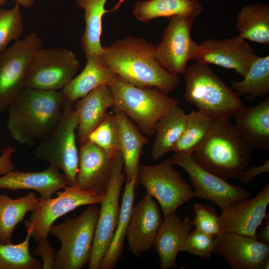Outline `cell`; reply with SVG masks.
<instances>
[{"instance_id": "cell-1", "label": "cell", "mask_w": 269, "mask_h": 269, "mask_svg": "<svg viewBox=\"0 0 269 269\" xmlns=\"http://www.w3.org/2000/svg\"><path fill=\"white\" fill-rule=\"evenodd\" d=\"M102 62L120 79L138 88H157L169 93L180 85L179 76L165 70L155 58L156 45L130 36L103 47Z\"/></svg>"}, {"instance_id": "cell-2", "label": "cell", "mask_w": 269, "mask_h": 269, "mask_svg": "<svg viewBox=\"0 0 269 269\" xmlns=\"http://www.w3.org/2000/svg\"><path fill=\"white\" fill-rule=\"evenodd\" d=\"M61 90L24 88L9 106L7 129L20 144H33L48 136L63 115Z\"/></svg>"}, {"instance_id": "cell-3", "label": "cell", "mask_w": 269, "mask_h": 269, "mask_svg": "<svg viewBox=\"0 0 269 269\" xmlns=\"http://www.w3.org/2000/svg\"><path fill=\"white\" fill-rule=\"evenodd\" d=\"M253 149L229 120H217L191 156L205 170L228 180L239 178L247 169Z\"/></svg>"}, {"instance_id": "cell-4", "label": "cell", "mask_w": 269, "mask_h": 269, "mask_svg": "<svg viewBox=\"0 0 269 269\" xmlns=\"http://www.w3.org/2000/svg\"><path fill=\"white\" fill-rule=\"evenodd\" d=\"M184 75L185 100L213 121L229 120L246 107L208 64L196 61L186 66Z\"/></svg>"}, {"instance_id": "cell-5", "label": "cell", "mask_w": 269, "mask_h": 269, "mask_svg": "<svg viewBox=\"0 0 269 269\" xmlns=\"http://www.w3.org/2000/svg\"><path fill=\"white\" fill-rule=\"evenodd\" d=\"M115 107L123 112L144 134H155V125L180 101L157 88H140L120 79L109 86Z\"/></svg>"}, {"instance_id": "cell-6", "label": "cell", "mask_w": 269, "mask_h": 269, "mask_svg": "<svg viewBox=\"0 0 269 269\" xmlns=\"http://www.w3.org/2000/svg\"><path fill=\"white\" fill-rule=\"evenodd\" d=\"M99 210L90 205L77 217L51 226L49 234L61 244L53 269H81L89 264Z\"/></svg>"}, {"instance_id": "cell-7", "label": "cell", "mask_w": 269, "mask_h": 269, "mask_svg": "<svg viewBox=\"0 0 269 269\" xmlns=\"http://www.w3.org/2000/svg\"><path fill=\"white\" fill-rule=\"evenodd\" d=\"M78 124L74 105L65 101L60 121L48 136L39 141L33 151L37 159L61 169L68 186L71 187H78L79 151L76 134Z\"/></svg>"}, {"instance_id": "cell-8", "label": "cell", "mask_w": 269, "mask_h": 269, "mask_svg": "<svg viewBox=\"0 0 269 269\" xmlns=\"http://www.w3.org/2000/svg\"><path fill=\"white\" fill-rule=\"evenodd\" d=\"M171 158L155 165L139 166L137 181L160 205L163 217L176 212L181 205L195 197L192 187L174 169Z\"/></svg>"}, {"instance_id": "cell-9", "label": "cell", "mask_w": 269, "mask_h": 269, "mask_svg": "<svg viewBox=\"0 0 269 269\" xmlns=\"http://www.w3.org/2000/svg\"><path fill=\"white\" fill-rule=\"evenodd\" d=\"M80 68L76 54L64 48H41L32 57L25 87L46 91L61 90Z\"/></svg>"}, {"instance_id": "cell-10", "label": "cell", "mask_w": 269, "mask_h": 269, "mask_svg": "<svg viewBox=\"0 0 269 269\" xmlns=\"http://www.w3.org/2000/svg\"><path fill=\"white\" fill-rule=\"evenodd\" d=\"M42 45V38L33 32L15 40L0 53V113L7 110L25 88L29 63Z\"/></svg>"}, {"instance_id": "cell-11", "label": "cell", "mask_w": 269, "mask_h": 269, "mask_svg": "<svg viewBox=\"0 0 269 269\" xmlns=\"http://www.w3.org/2000/svg\"><path fill=\"white\" fill-rule=\"evenodd\" d=\"M124 163L121 151L115 157L109 184L101 207L96 226L89 269H99L111 242L120 212V197L125 181Z\"/></svg>"}, {"instance_id": "cell-12", "label": "cell", "mask_w": 269, "mask_h": 269, "mask_svg": "<svg viewBox=\"0 0 269 269\" xmlns=\"http://www.w3.org/2000/svg\"><path fill=\"white\" fill-rule=\"evenodd\" d=\"M56 193L54 198H39L29 220L23 222L25 228H31V237L36 242L47 239L51 226L58 218L81 206L100 204L105 196L69 186Z\"/></svg>"}, {"instance_id": "cell-13", "label": "cell", "mask_w": 269, "mask_h": 269, "mask_svg": "<svg viewBox=\"0 0 269 269\" xmlns=\"http://www.w3.org/2000/svg\"><path fill=\"white\" fill-rule=\"evenodd\" d=\"M195 18L177 16L169 18L161 41L156 45L155 58L170 73L184 74L188 61L192 60L197 43L191 36Z\"/></svg>"}, {"instance_id": "cell-14", "label": "cell", "mask_w": 269, "mask_h": 269, "mask_svg": "<svg viewBox=\"0 0 269 269\" xmlns=\"http://www.w3.org/2000/svg\"><path fill=\"white\" fill-rule=\"evenodd\" d=\"M171 160L188 174L196 198L209 200L222 209L251 196L249 191L200 167L190 155L174 152Z\"/></svg>"}, {"instance_id": "cell-15", "label": "cell", "mask_w": 269, "mask_h": 269, "mask_svg": "<svg viewBox=\"0 0 269 269\" xmlns=\"http://www.w3.org/2000/svg\"><path fill=\"white\" fill-rule=\"evenodd\" d=\"M258 57L239 35L218 40L207 39L197 44L192 60L234 70L243 78Z\"/></svg>"}, {"instance_id": "cell-16", "label": "cell", "mask_w": 269, "mask_h": 269, "mask_svg": "<svg viewBox=\"0 0 269 269\" xmlns=\"http://www.w3.org/2000/svg\"><path fill=\"white\" fill-rule=\"evenodd\" d=\"M213 254L222 257L233 269H268L269 244L255 237L221 233L214 237Z\"/></svg>"}, {"instance_id": "cell-17", "label": "cell", "mask_w": 269, "mask_h": 269, "mask_svg": "<svg viewBox=\"0 0 269 269\" xmlns=\"http://www.w3.org/2000/svg\"><path fill=\"white\" fill-rule=\"evenodd\" d=\"M269 184L252 198H247L221 209L219 216L221 233L231 232L255 237L267 215Z\"/></svg>"}, {"instance_id": "cell-18", "label": "cell", "mask_w": 269, "mask_h": 269, "mask_svg": "<svg viewBox=\"0 0 269 269\" xmlns=\"http://www.w3.org/2000/svg\"><path fill=\"white\" fill-rule=\"evenodd\" d=\"M116 155L88 140L80 145L76 182L81 189L105 195Z\"/></svg>"}, {"instance_id": "cell-19", "label": "cell", "mask_w": 269, "mask_h": 269, "mask_svg": "<svg viewBox=\"0 0 269 269\" xmlns=\"http://www.w3.org/2000/svg\"><path fill=\"white\" fill-rule=\"evenodd\" d=\"M162 221L160 208L154 198L148 193L134 205L126 237L129 250L134 257L138 258L153 246Z\"/></svg>"}, {"instance_id": "cell-20", "label": "cell", "mask_w": 269, "mask_h": 269, "mask_svg": "<svg viewBox=\"0 0 269 269\" xmlns=\"http://www.w3.org/2000/svg\"><path fill=\"white\" fill-rule=\"evenodd\" d=\"M193 227L189 214L183 219L176 212L164 217L153 245L159 258L160 269L176 267L177 256Z\"/></svg>"}, {"instance_id": "cell-21", "label": "cell", "mask_w": 269, "mask_h": 269, "mask_svg": "<svg viewBox=\"0 0 269 269\" xmlns=\"http://www.w3.org/2000/svg\"><path fill=\"white\" fill-rule=\"evenodd\" d=\"M115 107L114 98L108 86H99L74 104L78 117L77 141L82 145L91 133L108 115V109Z\"/></svg>"}, {"instance_id": "cell-22", "label": "cell", "mask_w": 269, "mask_h": 269, "mask_svg": "<svg viewBox=\"0 0 269 269\" xmlns=\"http://www.w3.org/2000/svg\"><path fill=\"white\" fill-rule=\"evenodd\" d=\"M66 186L68 184L64 175L59 172L58 167L51 164L45 170L39 172L13 170L0 177V189L34 190L43 199L51 198L53 194Z\"/></svg>"}, {"instance_id": "cell-23", "label": "cell", "mask_w": 269, "mask_h": 269, "mask_svg": "<svg viewBox=\"0 0 269 269\" xmlns=\"http://www.w3.org/2000/svg\"><path fill=\"white\" fill-rule=\"evenodd\" d=\"M119 78L101 61L99 55L86 57L83 70L73 78L61 91L66 101L74 105L94 89L103 85L111 86Z\"/></svg>"}, {"instance_id": "cell-24", "label": "cell", "mask_w": 269, "mask_h": 269, "mask_svg": "<svg viewBox=\"0 0 269 269\" xmlns=\"http://www.w3.org/2000/svg\"><path fill=\"white\" fill-rule=\"evenodd\" d=\"M235 127L253 148L269 150V97L235 116Z\"/></svg>"}, {"instance_id": "cell-25", "label": "cell", "mask_w": 269, "mask_h": 269, "mask_svg": "<svg viewBox=\"0 0 269 269\" xmlns=\"http://www.w3.org/2000/svg\"><path fill=\"white\" fill-rule=\"evenodd\" d=\"M202 10L199 0H140L133 7V14L138 21L148 23L161 17L185 16L195 18Z\"/></svg>"}, {"instance_id": "cell-26", "label": "cell", "mask_w": 269, "mask_h": 269, "mask_svg": "<svg viewBox=\"0 0 269 269\" xmlns=\"http://www.w3.org/2000/svg\"><path fill=\"white\" fill-rule=\"evenodd\" d=\"M108 0H76L77 5L84 10L85 27L81 43L86 57L101 54L103 49L101 44L103 15L118 10L124 1V0H120L112 9H107L105 4Z\"/></svg>"}, {"instance_id": "cell-27", "label": "cell", "mask_w": 269, "mask_h": 269, "mask_svg": "<svg viewBox=\"0 0 269 269\" xmlns=\"http://www.w3.org/2000/svg\"><path fill=\"white\" fill-rule=\"evenodd\" d=\"M113 109L119 125L125 180L129 182L137 176L141 152L148 140L126 115L115 107Z\"/></svg>"}, {"instance_id": "cell-28", "label": "cell", "mask_w": 269, "mask_h": 269, "mask_svg": "<svg viewBox=\"0 0 269 269\" xmlns=\"http://www.w3.org/2000/svg\"><path fill=\"white\" fill-rule=\"evenodd\" d=\"M137 176L126 182L120 207L119 221L109 247L102 259L99 269H113L121 258L127 230L134 205Z\"/></svg>"}, {"instance_id": "cell-29", "label": "cell", "mask_w": 269, "mask_h": 269, "mask_svg": "<svg viewBox=\"0 0 269 269\" xmlns=\"http://www.w3.org/2000/svg\"><path fill=\"white\" fill-rule=\"evenodd\" d=\"M236 25L245 40L269 46V4L256 2L244 6L237 13Z\"/></svg>"}, {"instance_id": "cell-30", "label": "cell", "mask_w": 269, "mask_h": 269, "mask_svg": "<svg viewBox=\"0 0 269 269\" xmlns=\"http://www.w3.org/2000/svg\"><path fill=\"white\" fill-rule=\"evenodd\" d=\"M186 114L175 106L166 113L157 122L155 127L156 136L151 150L154 160H157L171 151L184 129Z\"/></svg>"}, {"instance_id": "cell-31", "label": "cell", "mask_w": 269, "mask_h": 269, "mask_svg": "<svg viewBox=\"0 0 269 269\" xmlns=\"http://www.w3.org/2000/svg\"><path fill=\"white\" fill-rule=\"evenodd\" d=\"M38 202L33 192L17 199L0 194V243H12L16 226L22 222L27 212H32Z\"/></svg>"}, {"instance_id": "cell-32", "label": "cell", "mask_w": 269, "mask_h": 269, "mask_svg": "<svg viewBox=\"0 0 269 269\" xmlns=\"http://www.w3.org/2000/svg\"><path fill=\"white\" fill-rule=\"evenodd\" d=\"M231 88L240 96L252 101L269 93V56L258 57L241 81L234 80Z\"/></svg>"}, {"instance_id": "cell-33", "label": "cell", "mask_w": 269, "mask_h": 269, "mask_svg": "<svg viewBox=\"0 0 269 269\" xmlns=\"http://www.w3.org/2000/svg\"><path fill=\"white\" fill-rule=\"evenodd\" d=\"M213 122L199 110L187 114L183 131L171 151L192 156L209 132Z\"/></svg>"}, {"instance_id": "cell-34", "label": "cell", "mask_w": 269, "mask_h": 269, "mask_svg": "<svg viewBox=\"0 0 269 269\" xmlns=\"http://www.w3.org/2000/svg\"><path fill=\"white\" fill-rule=\"evenodd\" d=\"M24 240L17 244L0 243V269H40L42 262L34 258L29 252L32 229L26 228Z\"/></svg>"}, {"instance_id": "cell-35", "label": "cell", "mask_w": 269, "mask_h": 269, "mask_svg": "<svg viewBox=\"0 0 269 269\" xmlns=\"http://www.w3.org/2000/svg\"><path fill=\"white\" fill-rule=\"evenodd\" d=\"M88 140L111 154L116 155L121 151L120 128L116 114H108Z\"/></svg>"}, {"instance_id": "cell-36", "label": "cell", "mask_w": 269, "mask_h": 269, "mask_svg": "<svg viewBox=\"0 0 269 269\" xmlns=\"http://www.w3.org/2000/svg\"><path fill=\"white\" fill-rule=\"evenodd\" d=\"M23 29V15L18 3L10 8H0V53L11 41L19 39Z\"/></svg>"}, {"instance_id": "cell-37", "label": "cell", "mask_w": 269, "mask_h": 269, "mask_svg": "<svg viewBox=\"0 0 269 269\" xmlns=\"http://www.w3.org/2000/svg\"><path fill=\"white\" fill-rule=\"evenodd\" d=\"M192 209L194 216L191 222L195 229L213 237L221 233L219 216L212 207L196 203Z\"/></svg>"}, {"instance_id": "cell-38", "label": "cell", "mask_w": 269, "mask_h": 269, "mask_svg": "<svg viewBox=\"0 0 269 269\" xmlns=\"http://www.w3.org/2000/svg\"><path fill=\"white\" fill-rule=\"evenodd\" d=\"M214 237L195 229L190 233L181 251L204 259H209L213 254Z\"/></svg>"}, {"instance_id": "cell-39", "label": "cell", "mask_w": 269, "mask_h": 269, "mask_svg": "<svg viewBox=\"0 0 269 269\" xmlns=\"http://www.w3.org/2000/svg\"><path fill=\"white\" fill-rule=\"evenodd\" d=\"M37 243V247L32 251L31 255L33 257L39 256L42 258V269H53L56 251L51 247L47 239H41Z\"/></svg>"}, {"instance_id": "cell-40", "label": "cell", "mask_w": 269, "mask_h": 269, "mask_svg": "<svg viewBox=\"0 0 269 269\" xmlns=\"http://www.w3.org/2000/svg\"><path fill=\"white\" fill-rule=\"evenodd\" d=\"M269 172V160L266 159L263 164L259 166H253L249 169H246L239 177L244 184H248L256 176Z\"/></svg>"}, {"instance_id": "cell-41", "label": "cell", "mask_w": 269, "mask_h": 269, "mask_svg": "<svg viewBox=\"0 0 269 269\" xmlns=\"http://www.w3.org/2000/svg\"><path fill=\"white\" fill-rule=\"evenodd\" d=\"M16 147L7 146L3 148L0 155V174L3 175L8 171L15 170V167L11 161V156L15 152Z\"/></svg>"}, {"instance_id": "cell-42", "label": "cell", "mask_w": 269, "mask_h": 269, "mask_svg": "<svg viewBox=\"0 0 269 269\" xmlns=\"http://www.w3.org/2000/svg\"><path fill=\"white\" fill-rule=\"evenodd\" d=\"M255 237L262 243L269 244V215L268 213L258 228Z\"/></svg>"}, {"instance_id": "cell-43", "label": "cell", "mask_w": 269, "mask_h": 269, "mask_svg": "<svg viewBox=\"0 0 269 269\" xmlns=\"http://www.w3.org/2000/svg\"><path fill=\"white\" fill-rule=\"evenodd\" d=\"M20 5L26 8L31 7L34 4L35 0H14Z\"/></svg>"}, {"instance_id": "cell-44", "label": "cell", "mask_w": 269, "mask_h": 269, "mask_svg": "<svg viewBox=\"0 0 269 269\" xmlns=\"http://www.w3.org/2000/svg\"><path fill=\"white\" fill-rule=\"evenodd\" d=\"M7 0H0V6L3 5L6 2Z\"/></svg>"}]
</instances>
